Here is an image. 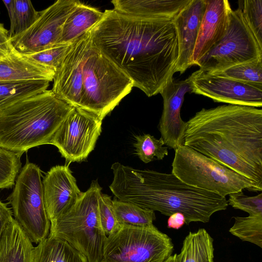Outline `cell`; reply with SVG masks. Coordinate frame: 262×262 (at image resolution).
<instances>
[{
  "label": "cell",
  "mask_w": 262,
  "mask_h": 262,
  "mask_svg": "<svg viewBox=\"0 0 262 262\" xmlns=\"http://www.w3.org/2000/svg\"><path fill=\"white\" fill-rule=\"evenodd\" d=\"M89 30L94 45L148 97L173 79L178 43L171 20L106 10Z\"/></svg>",
  "instance_id": "1"
},
{
  "label": "cell",
  "mask_w": 262,
  "mask_h": 262,
  "mask_svg": "<svg viewBox=\"0 0 262 262\" xmlns=\"http://www.w3.org/2000/svg\"><path fill=\"white\" fill-rule=\"evenodd\" d=\"M183 145L253 181L262 191V110L223 105L186 122Z\"/></svg>",
  "instance_id": "2"
},
{
  "label": "cell",
  "mask_w": 262,
  "mask_h": 262,
  "mask_svg": "<svg viewBox=\"0 0 262 262\" xmlns=\"http://www.w3.org/2000/svg\"><path fill=\"white\" fill-rule=\"evenodd\" d=\"M53 80L51 90L59 99L102 120L133 87L94 45L89 30L71 42Z\"/></svg>",
  "instance_id": "3"
},
{
  "label": "cell",
  "mask_w": 262,
  "mask_h": 262,
  "mask_svg": "<svg viewBox=\"0 0 262 262\" xmlns=\"http://www.w3.org/2000/svg\"><path fill=\"white\" fill-rule=\"evenodd\" d=\"M109 186L115 198L170 216L180 212L185 224L207 223L216 212L226 210V197L189 185L172 172L140 170L119 162L112 164Z\"/></svg>",
  "instance_id": "4"
},
{
  "label": "cell",
  "mask_w": 262,
  "mask_h": 262,
  "mask_svg": "<svg viewBox=\"0 0 262 262\" xmlns=\"http://www.w3.org/2000/svg\"><path fill=\"white\" fill-rule=\"evenodd\" d=\"M74 108L52 90L16 103L0 112V147L20 157L32 147L51 144Z\"/></svg>",
  "instance_id": "5"
},
{
  "label": "cell",
  "mask_w": 262,
  "mask_h": 262,
  "mask_svg": "<svg viewBox=\"0 0 262 262\" xmlns=\"http://www.w3.org/2000/svg\"><path fill=\"white\" fill-rule=\"evenodd\" d=\"M101 190L97 180L92 181L68 210L50 222L48 236L66 241L88 262H101L107 237L99 214Z\"/></svg>",
  "instance_id": "6"
},
{
  "label": "cell",
  "mask_w": 262,
  "mask_h": 262,
  "mask_svg": "<svg viewBox=\"0 0 262 262\" xmlns=\"http://www.w3.org/2000/svg\"><path fill=\"white\" fill-rule=\"evenodd\" d=\"M174 151L171 172L189 185L223 197L244 189L259 191L253 181L189 147Z\"/></svg>",
  "instance_id": "7"
},
{
  "label": "cell",
  "mask_w": 262,
  "mask_h": 262,
  "mask_svg": "<svg viewBox=\"0 0 262 262\" xmlns=\"http://www.w3.org/2000/svg\"><path fill=\"white\" fill-rule=\"evenodd\" d=\"M173 248L171 239L154 225L123 224L107 236L101 262H164Z\"/></svg>",
  "instance_id": "8"
},
{
  "label": "cell",
  "mask_w": 262,
  "mask_h": 262,
  "mask_svg": "<svg viewBox=\"0 0 262 262\" xmlns=\"http://www.w3.org/2000/svg\"><path fill=\"white\" fill-rule=\"evenodd\" d=\"M41 178L39 167L26 163L16 178L10 198L14 219L35 244L48 236L51 225L45 208Z\"/></svg>",
  "instance_id": "9"
},
{
  "label": "cell",
  "mask_w": 262,
  "mask_h": 262,
  "mask_svg": "<svg viewBox=\"0 0 262 262\" xmlns=\"http://www.w3.org/2000/svg\"><path fill=\"white\" fill-rule=\"evenodd\" d=\"M262 59V45L244 18L241 8L232 10L227 29L220 41L195 65L214 73L241 63Z\"/></svg>",
  "instance_id": "10"
},
{
  "label": "cell",
  "mask_w": 262,
  "mask_h": 262,
  "mask_svg": "<svg viewBox=\"0 0 262 262\" xmlns=\"http://www.w3.org/2000/svg\"><path fill=\"white\" fill-rule=\"evenodd\" d=\"M96 115L74 107L64 120L51 142L69 163L85 160L94 150L102 130Z\"/></svg>",
  "instance_id": "11"
},
{
  "label": "cell",
  "mask_w": 262,
  "mask_h": 262,
  "mask_svg": "<svg viewBox=\"0 0 262 262\" xmlns=\"http://www.w3.org/2000/svg\"><path fill=\"white\" fill-rule=\"evenodd\" d=\"M80 3L75 0H58L40 11L28 29L10 38L12 48L20 54L29 55L59 44L64 21Z\"/></svg>",
  "instance_id": "12"
},
{
  "label": "cell",
  "mask_w": 262,
  "mask_h": 262,
  "mask_svg": "<svg viewBox=\"0 0 262 262\" xmlns=\"http://www.w3.org/2000/svg\"><path fill=\"white\" fill-rule=\"evenodd\" d=\"M192 91L215 102L260 107L262 85L247 83L199 70L189 76Z\"/></svg>",
  "instance_id": "13"
},
{
  "label": "cell",
  "mask_w": 262,
  "mask_h": 262,
  "mask_svg": "<svg viewBox=\"0 0 262 262\" xmlns=\"http://www.w3.org/2000/svg\"><path fill=\"white\" fill-rule=\"evenodd\" d=\"M190 79L181 81L170 80L160 92L163 109L159 129L164 144L175 150L183 145L186 122L181 117V108L185 94L191 93Z\"/></svg>",
  "instance_id": "14"
},
{
  "label": "cell",
  "mask_w": 262,
  "mask_h": 262,
  "mask_svg": "<svg viewBox=\"0 0 262 262\" xmlns=\"http://www.w3.org/2000/svg\"><path fill=\"white\" fill-rule=\"evenodd\" d=\"M42 182L45 208L50 222L68 210L83 192L68 165L52 167Z\"/></svg>",
  "instance_id": "15"
},
{
  "label": "cell",
  "mask_w": 262,
  "mask_h": 262,
  "mask_svg": "<svg viewBox=\"0 0 262 262\" xmlns=\"http://www.w3.org/2000/svg\"><path fill=\"white\" fill-rule=\"evenodd\" d=\"M205 8V0H192L172 20L177 32L179 51L174 73L182 74L192 66V54Z\"/></svg>",
  "instance_id": "16"
},
{
  "label": "cell",
  "mask_w": 262,
  "mask_h": 262,
  "mask_svg": "<svg viewBox=\"0 0 262 262\" xmlns=\"http://www.w3.org/2000/svg\"><path fill=\"white\" fill-rule=\"evenodd\" d=\"M206 8L192 56V64L222 39L229 25L232 9L227 0H205Z\"/></svg>",
  "instance_id": "17"
},
{
  "label": "cell",
  "mask_w": 262,
  "mask_h": 262,
  "mask_svg": "<svg viewBox=\"0 0 262 262\" xmlns=\"http://www.w3.org/2000/svg\"><path fill=\"white\" fill-rule=\"evenodd\" d=\"M192 0H113L115 10L128 15L172 20Z\"/></svg>",
  "instance_id": "18"
},
{
  "label": "cell",
  "mask_w": 262,
  "mask_h": 262,
  "mask_svg": "<svg viewBox=\"0 0 262 262\" xmlns=\"http://www.w3.org/2000/svg\"><path fill=\"white\" fill-rule=\"evenodd\" d=\"M55 71L35 62L13 48L0 57V81L53 80Z\"/></svg>",
  "instance_id": "19"
},
{
  "label": "cell",
  "mask_w": 262,
  "mask_h": 262,
  "mask_svg": "<svg viewBox=\"0 0 262 262\" xmlns=\"http://www.w3.org/2000/svg\"><path fill=\"white\" fill-rule=\"evenodd\" d=\"M34 247L12 217L5 226L0 239V262H32Z\"/></svg>",
  "instance_id": "20"
},
{
  "label": "cell",
  "mask_w": 262,
  "mask_h": 262,
  "mask_svg": "<svg viewBox=\"0 0 262 262\" xmlns=\"http://www.w3.org/2000/svg\"><path fill=\"white\" fill-rule=\"evenodd\" d=\"M32 262H88L85 256L66 241L49 236L34 247Z\"/></svg>",
  "instance_id": "21"
},
{
  "label": "cell",
  "mask_w": 262,
  "mask_h": 262,
  "mask_svg": "<svg viewBox=\"0 0 262 262\" xmlns=\"http://www.w3.org/2000/svg\"><path fill=\"white\" fill-rule=\"evenodd\" d=\"M103 12L81 2L69 14L63 25L59 43H69L99 23Z\"/></svg>",
  "instance_id": "22"
},
{
  "label": "cell",
  "mask_w": 262,
  "mask_h": 262,
  "mask_svg": "<svg viewBox=\"0 0 262 262\" xmlns=\"http://www.w3.org/2000/svg\"><path fill=\"white\" fill-rule=\"evenodd\" d=\"M178 262H213V239L206 229L189 232L183 241Z\"/></svg>",
  "instance_id": "23"
},
{
  "label": "cell",
  "mask_w": 262,
  "mask_h": 262,
  "mask_svg": "<svg viewBox=\"0 0 262 262\" xmlns=\"http://www.w3.org/2000/svg\"><path fill=\"white\" fill-rule=\"evenodd\" d=\"M50 81H0V112L27 98L47 90Z\"/></svg>",
  "instance_id": "24"
},
{
  "label": "cell",
  "mask_w": 262,
  "mask_h": 262,
  "mask_svg": "<svg viewBox=\"0 0 262 262\" xmlns=\"http://www.w3.org/2000/svg\"><path fill=\"white\" fill-rule=\"evenodd\" d=\"M115 215L120 224H126L135 226H150L156 219L155 211L141 208L134 204L112 200Z\"/></svg>",
  "instance_id": "25"
},
{
  "label": "cell",
  "mask_w": 262,
  "mask_h": 262,
  "mask_svg": "<svg viewBox=\"0 0 262 262\" xmlns=\"http://www.w3.org/2000/svg\"><path fill=\"white\" fill-rule=\"evenodd\" d=\"M234 219L235 222L229 232L242 241L262 248V215L235 216Z\"/></svg>",
  "instance_id": "26"
},
{
  "label": "cell",
  "mask_w": 262,
  "mask_h": 262,
  "mask_svg": "<svg viewBox=\"0 0 262 262\" xmlns=\"http://www.w3.org/2000/svg\"><path fill=\"white\" fill-rule=\"evenodd\" d=\"M164 145L162 138L157 139L148 134L136 136L134 146L139 159L148 163L154 160H162L168 155V147L163 146Z\"/></svg>",
  "instance_id": "27"
},
{
  "label": "cell",
  "mask_w": 262,
  "mask_h": 262,
  "mask_svg": "<svg viewBox=\"0 0 262 262\" xmlns=\"http://www.w3.org/2000/svg\"><path fill=\"white\" fill-rule=\"evenodd\" d=\"M212 74L247 83L262 85V59L237 64Z\"/></svg>",
  "instance_id": "28"
},
{
  "label": "cell",
  "mask_w": 262,
  "mask_h": 262,
  "mask_svg": "<svg viewBox=\"0 0 262 262\" xmlns=\"http://www.w3.org/2000/svg\"><path fill=\"white\" fill-rule=\"evenodd\" d=\"M20 157L0 147V189L11 188L21 167Z\"/></svg>",
  "instance_id": "29"
},
{
  "label": "cell",
  "mask_w": 262,
  "mask_h": 262,
  "mask_svg": "<svg viewBox=\"0 0 262 262\" xmlns=\"http://www.w3.org/2000/svg\"><path fill=\"white\" fill-rule=\"evenodd\" d=\"M15 17L12 34L9 38L28 29L36 20L39 12L36 11L29 0H14Z\"/></svg>",
  "instance_id": "30"
},
{
  "label": "cell",
  "mask_w": 262,
  "mask_h": 262,
  "mask_svg": "<svg viewBox=\"0 0 262 262\" xmlns=\"http://www.w3.org/2000/svg\"><path fill=\"white\" fill-rule=\"evenodd\" d=\"M71 43H59L51 48L26 55L55 72L62 63Z\"/></svg>",
  "instance_id": "31"
},
{
  "label": "cell",
  "mask_w": 262,
  "mask_h": 262,
  "mask_svg": "<svg viewBox=\"0 0 262 262\" xmlns=\"http://www.w3.org/2000/svg\"><path fill=\"white\" fill-rule=\"evenodd\" d=\"M242 13L259 43L262 45V0H245Z\"/></svg>",
  "instance_id": "32"
},
{
  "label": "cell",
  "mask_w": 262,
  "mask_h": 262,
  "mask_svg": "<svg viewBox=\"0 0 262 262\" xmlns=\"http://www.w3.org/2000/svg\"><path fill=\"white\" fill-rule=\"evenodd\" d=\"M99 214L100 222L106 235H111L121 226L115 215L111 196L101 194L99 199Z\"/></svg>",
  "instance_id": "33"
},
{
  "label": "cell",
  "mask_w": 262,
  "mask_h": 262,
  "mask_svg": "<svg viewBox=\"0 0 262 262\" xmlns=\"http://www.w3.org/2000/svg\"><path fill=\"white\" fill-rule=\"evenodd\" d=\"M228 205L247 212L249 215H262V193L255 196L245 195L243 192L229 195Z\"/></svg>",
  "instance_id": "34"
},
{
  "label": "cell",
  "mask_w": 262,
  "mask_h": 262,
  "mask_svg": "<svg viewBox=\"0 0 262 262\" xmlns=\"http://www.w3.org/2000/svg\"><path fill=\"white\" fill-rule=\"evenodd\" d=\"M13 48L10 41L9 31L0 23V57H3L12 50Z\"/></svg>",
  "instance_id": "35"
},
{
  "label": "cell",
  "mask_w": 262,
  "mask_h": 262,
  "mask_svg": "<svg viewBox=\"0 0 262 262\" xmlns=\"http://www.w3.org/2000/svg\"><path fill=\"white\" fill-rule=\"evenodd\" d=\"M12 217L11 210L0 201V239L5 226Z\"/></svg>",
  "instance_id": "36"
},
{
  "label": "cell",
  "mask_w": 262,
  "mask_h": 262,
  "mask_svg": "<svg viewBox=\"0 0 262 262\" xmlns=\"http://www.w3.org/2000/svg\"><path fill=\"white\" fill-rule=\"evenodd\" d=\"M185 224V217L183 214L176 212L170 216L167 220V227L174 229H179Z\"/></svg>",
  "instance_id": "37"
},
{
  "label": "cell",
  "mask_w": 262,
  "mask_h": 262,
  "mask_svg": "<svg viewBox=\"0 0 262 262\" xmlns=\"http://www.w3.org/2000/svg\"><path fill=\"white\" fill-rule=\"evenodd\" d=\"M4 3L9 14V16L10 20V29L9 31V37L12 34L14 25V17H15V10H14V0H7L3 1Z\"/></svg>",
  "instance_id": "38"
},
{
  "label": "cell",
  "mask_w": 262,
  "mask_h": 262,
  "mask_svg": "<svg viewBox=\"0 0 262 262\" xmlns=\"http://www.w3.org/2000/svg\"><path fill=\"white\" fill-rule=\"evenodd\" d=\"M164 262H178V254L171 255Z\"/></svg>",
  "instance_id": "39"
}]
</instances>
